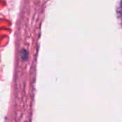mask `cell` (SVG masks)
I'll return each mask as SVG.
<instances>
[]
</instances>
